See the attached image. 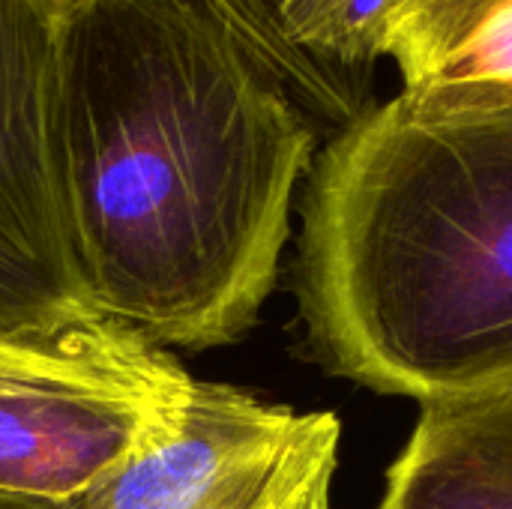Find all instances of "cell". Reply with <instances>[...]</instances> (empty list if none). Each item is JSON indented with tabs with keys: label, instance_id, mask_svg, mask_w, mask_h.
<instances>
[{
	"label": "cell",
	"instance_id": "9",
	"mask_svg": "<svg viewBox=\"0 0 512 509\" xmlns=\"http://www.w3.org/2000/svg\"><path fill=\"white\" fill-rule=\"evenodd\" d=\"M210 3L249 45V51L282 81L300 105V69L282 30V9L288 0H204Z\"/></svg>",
	"mask_w": 512,
	"mask_h": 509
},
{
	"label": "cell",
	"instance_id": "6",
	"mask_svg": "<svg viewBox=\"0 0 512 509\" xmlns=\"http://www.w3.org/2000/svg\"><path fill=\"white\" fill-rule=\"evenodd\" d=\"M384 57L426 111L512 108V0H402Z\"/></svg>",
	"mask_w": 512,
	"mask_h": 509
},
{
	"label": "cell",
	"instance_id": "10",
	"mask_svg": "<svg viewBox=\"0 0 512 509\" xmlns=\"http://www.w3.org/2000/svg\"><path fill=\"white\" fill-rule=\"evenodd\" d=\"M0 509H90L87 501L75 504H39V501H21V498H3L0 495Z\"/></svg>",
	"mask_w": 512,
	"mask_h": 509
},
{
	"label": "cell",
	"instance_id": "3",
	"mask_svg": "<svg viewBox=\"0 0 512 509\" xmlns=\"http://www.w3.org/2000/svg\"><path fill=\"white\" fill-rule=\"evenodd\" d=\"M195 378L105 315L0 339V495L75 504L186 405Z\"/></svg>",
	"mask_w": 512,
	"mask_h": 509
},
{
	"label": "cell",
	"instance_id": "4",
	"mask_svg": "<svg viewBox=\"0 0 512 509\" xmlns=\"http://www.w3.org/2000/svg\"><path fill=\"white\" fill-rule=\"evenodd\" d=\"M342 423L195 381L180 414L84 501L90 509H330Z\"/></svg>",
	"mask_w": 512,
	"mask_h": 509
},
{
	"label": "cell",
	"instance_id": "1",
	"mask_svg": "<svg viewBox=\"0 0 512 509\" xmlns=\"http://www.w3.org/2000/svg\"><path fill=\"white\" fill-rule=\"evenodd\" d=\"M315 129L204 0H60L54 159L96 315L159 348L243 336L291 237Z\"/></svg>",
	"mask_w": 512,
	"mask_h": 509
},
{
	"label": "cell",
	"instance_id": "7",
	"mask_svg": "<svg viewBox=\"0 0 512 509\" xmlns=\"http://www.w3.org/2000/svg\"><path fill=\"white\" fill-rule=\"evenodd\" d=\"M420 408L378 509H512V387Z\"/></svg>",
	"mask_w": 512,
	"mask_h": 509
},
{
	"label": "cell",
	"instance_id": "8",
	"mask_svg": "<svg viewBox=\"0 0 512 509\" xmlns=\"http://www.w3.org/2000/svg\"><path fill=\"white\" fill-rule=\"evenodd\" d=\"M402 0H288L282 30L300 69V108L336 126L360 120L366 69L384 57Z\"/></svg>",
	"mask_w": 512,
	"mask_h": 509
},
{
	"label": "cell",
	"instance_id": "2",
	"mask_svg": "<svg viewBox=\"0 0 512 509\" xmlns=\"http://www.w3.org/2000/svg\"><path fill=\"white\" fill-rule=\"evenodd\" d=\"M297 303L315 357L375 393L512 387V108L393 96L339 129L303 198Z\"/></svg>",
	"mask_w": 512,
	"mask_h": 509
},
{
	"label": "cell",
	"instance_id": "5",
	"mask_svg": "<svg viewBox=\"0 0 512 509\" xmlns=\"http://www.w3.org/2000/svg\"><path fill=\"white\" fill-rule=\"evenodd\" d=\"M60 0H0V339L93 318L54 159Z\"/></svg>",
	"mask_w": 512,
	"mask_h": 509
}]
</instances>
